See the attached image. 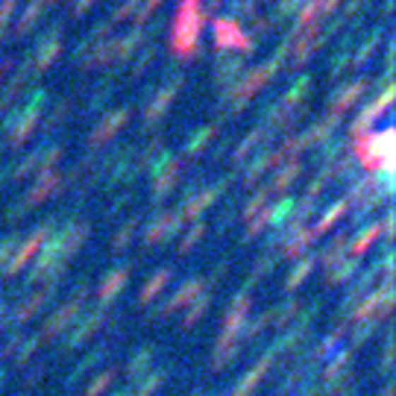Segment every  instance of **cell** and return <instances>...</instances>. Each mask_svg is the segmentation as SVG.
<instances>
[{
  "label": "cell",
  "instance_id": "6da1fadb",
  "mask_svg": "<svg viewBox=\"0 0 396 396\" xmlns=\"http://www.w3.org/2000/svg\"><path fill=\"white\" fill-rule=\"evenodd\" d=\"M203 24H206V12H200V0H180V12H176L173 35H170L173 50L180 56H194Z\"/></svg>",
  "mask_w": 396,
  "mask_h": 396
},
{
  "label": "cell",
  "instance_id": "7a4b0ae2",
  "mask_svg": "<svg viewBox=\"0 0 396 396\" xmlns=\"http://www.w3.org/2000/svg\"><path fill=\"white\" fill-rule=\"evenodd\" d=\"M355 153L367 168H385L390 170L393 156V129L388 127L382 135H355Z\"/></svg>",
  "mask_w": 396,
  "mask_h": 396
},
{
  "label": "cell",
  "instance_id": "3957f363",
  "mask_svg": "<svg viewBox=\"0 0 396 396\" xmlns=\"http://www.w3.org/2000/svg\"><path fill=\"white\" fill-rule=\"evenodd\" d=\"M214 45H217V50H250L252 38L244 35V30L238 27L232 18H217L214 21Z\"/></svg>",
  "mask_w": 396,
  "mask_h": 396
},
{
  "label": "cell",
  "instance_id": "277c9868",
  "mask_svg": "<svg viewBox=\"0 0 396 396\" xmlns=\"http://www.w3.org/2000/svg\"><path fill=\"white\" fill-rule=\"evenodd\" d=\"M390 103H393V88H388L382 97H375V103H370V106L359 115V121L352 124V135H364V129H367V127H370V124H373L375 117H379Z\"/></svg>",
  "mask_w": 396,
  "mask_h": 396
},
{
  "label": "cell",
  "instance_id": "5b68a950",
  "mask_svg": "<svg viewBox=\"0 0 396 396\" xmlns=\"http://www.w3.org/2000/svg\"><path fill=\"white\" fill-rule=\"evenodd\" d=\"M364 88H367V79H355V83L344 86L338 94H334V100H332V115L341 117L355 100H359V94H364Z\"/></svg>",
  "mask_w": 396,
  "mask_h": 396
},
{
  "label": "cell",
  "instance_id": "8992f818",
  "mask_svg": "<svg viewBox=\"0 0 396 396\" xmlns=\"http://www.w3.org/2000/svg\"><path fill=\"white\" fill-rule=\"evenodd\" d=\"M35 117H38V112H33V109H27L21 117H12V121H9V141L12 144H21L24 141V138L33 132V127H35Z\"/></svg>",
  "mask_w": 396,
  "mask_h": 396
},
{
  "label": "cell",
  "instance_id": "52a82bcc",
  "mask_svg": "<svg viewBox=\"0 0 396 396\" xmlns=\"http://www.w3.org/2000/svg\"><path fill=\"white\" fill-rule=\"evenodd\" d=\"M127 117H129V112H127V109H121V112L109 115L106 121H103L100 127H97V129L91 132V144H103V141H106V138H109L112 132H117V129L124 127V121H127Z\"/></svg>",
  "mask_w": 396,
  "mask_h": 396
},
{
  "label": "cell",
  "instance_id": "ba28073f",
  "mask_svg": "<svg viewBox=\"0 0 396 396\" xmlns=\"http://www.w3.org/2000/svg\"><path fill=\"white\" fill-rule=\"evenodd\" d=\"M176 88H180V79H173V83H170L165 91H158V97L153 100V106H147V109H144V121H150V124H153L156 117H158V112H165V109L170 106V100H173Z\"/></svg>",
  "mask_w": 396,
  "mask_h": 396
},
{
  "label": "cell",
  "instance_id": "9c48e42d",
  "mask_svg": "<svg viewBox=\"0 0 396 396\" xmlns=\"http://www.w3.org/2000/svg\"><path fill=\"white\" fill-rule=\"evenodd\" d=\"M59 47H62V35H59V30H53V33H50V38H47V42H42V45H38V68H45V65H50Z\"/></svg>",
  "mask_w": 396,
  "mask_h": 396
},
{
  "label": "cell",
  "instance_id": "30bf717a",
  "mask_svg": "<svg viewBox=\"0 0 396 396\" xmlns=\"http://www.w3.org/2000/svg\"><path fill=\"white\" fill-rule=\"evenodd\" d=\"M334 124H338V117H334V115H329L326 121H320V124H314V127H311V129H308V132L300 138V141H303V147H305V144H317L323 135H329V132L334 129Z\"/></svg>",
  "mask_w": 396,
  "mask_h": 396
},
{
  "label": "cell",
  "instance_id": "8fae6325",
  "mask_svg": "<svg viewBox=\"0 0 396 396\" xmlns=\"http://www.w3.org/2000/svg\"><path fill=\"white\" fill-rule=\"evenodd\" d=\"M45 12V0H30V6H27V12L21 15V18H18V27H15V33L18 35H21V33H27L35 21H38V15H42Z\"/></svg>",
  "mask_w": 396,
  "mask_h": 396
},
{
  "label": "cell",
  "instance_id": "7c38bea8",
  "mask_svg": "<svg viewBox=\"0 0 396 396\" xmlns=\"http://www.w3.org/2000/svg\"><path fill=\"white\" fill-rule=\"evenodd\" d=\"M238 71H241V62H238V59H232V56L221 59V62L214 65V74H217V79H221V83H226V79H235Z\"/></svg>",
  "mask_w": 396,
  "mask_h": 396
},
{
  "label": "cell",
  "instance_id": "4fadbf2b",
  "mask_svg": "<svg viewBox=\"0 0 396 396\" xmlns=\"http://www.w3.org/2000/svg\"><path fill=\"white\" fill-rule=\"evenodd\" d=\"M379 35H382V33H375V35L370 38V42H367V45L361 47V53L355 56V68H364V65H367V59H370V53H375V45H379Z\"/></svg>",
  "mask_w": 396,
  "mask_h": 396
},
{
  "label": "cell",
  "instance_id": "5bb4252c",
  "mask_svg": "<svg viewBox=\"0 0 396 396\" xmlns=\"http://www.w3.org/2000/svg\"><path fill=\"white\" fill-rule=\"evenodd\" d=\"M211 135H214V127H203L200 132H197V135L191 138V150H200L203 141H206V138H211Z\"/></svg>",
  "mask_w": 396,
  "mask_h": 396
},
{
  "label": "cell",
  "instance_id": "9a60e30c",
  "mask_svg": "<svg viewBox=\"0 0 396 396\" xmlns=\"http://www.w3.org/2000/svg\"><path fill=\"white\" fill-rule=\"evenodd\" d=\"M308 88V76H303L300 79V83H296L293 88H291V94H288V103H293V100H300V94Z\"/></svg>",
  "mask_w": 396,
  "mask_h": 396
},
{
  "label": "cell",
  "instance_id": "2e32d148",
  "mask_svg": "<svg viewBox=\"0 0 396 396\" xmlns=\"http://www.w3.org/2000/svg\"><path fill=\"white\" fill-rule=\"evenodd\" d=\"M12 9H15V0H4V4H0V27L6 24V18L12 15Z\"/></svg>",
  "mask_w": 396,
  "mask_h": 396
},
{
  "label": "cell",
  "instance_id": "e0dca14e",
  "mask_svg": "<svg viewBox=\"0 0 396 396\" xmlns=\"http://www.w3.org/2000/svg\"><path fill=\"white\" fill-rule=\"evenodd\" d=\"M91 4H94V0H79V4H76V15H79V12H86Z\"/></svg>",
  "mask_w": 396,
  "mask_h": 396
}]
</instances>
